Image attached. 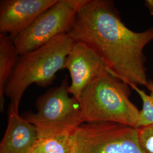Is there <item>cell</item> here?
I'll return each instance as SVG.
<instances>
[{
	"label": "cell",
	"instance_id": "obj_2",
	"mask_svg": "<svg viewBox=\"0 0 153 153\" xmlns=\"http://www.w3.org/2000/svg\"><path fill=\"white\" fill-rule=\"evenodd\" d=\"M75 43L68 33L62 34L38 49L19 56L5 89L10 105L19 110L23 95L33 84L43 88L52 85L57 73L65 69L67 56Z\"/></svg>",
	"mask_w": 153,
	"mask_h": 153
},
{
	"label": "cell",
	"instance_id": "obj_13",
	"mask_svg": "<svg viewBox=\"0 0 153 153\" xmlns=\"http://www.w3.org/2000/svg\"><path fill=\"white\" fill-rule=\"evenodd\" d=\"M137 129L138 143L142 153H153V124Z\"/></svg>",
	"mask_w": 153,
	"mask_h": 153
},
{
	"label": "cell",
	"instance_id": "obj_4",
	"mask_svg": "<svg viewBox=\"0 0 153 153\" xmlns=\"http://www.w3.org/2000/svg\"><path fill=\"white\" fill-rule=\"evenodd\" d=\"M69 87L66 76L60 86L39 97L36 112H28L21 116L36 128L38 138L71 134L83 123L79 102L69 96Z\"/></svg>",
	"mask_w": 153,
	"mask_h": 153
},
{
	"label": "cell",
	"instance_id": "obj_9",
	"mask_svg": "<svg viewBox=\"0 0 153 153\" xmlns=\"http://www.w3.org/2000/svg\"><path fill=\"white\" fill-rule=\"evenodd\" d=\"M38 139L36 128L19 114V110L10 105L8 123L0 143V153H30Z\"/></svg>",
	"mask_w": 153,
	"mask_h": 153
},
{
	"label": "cell",
	"instance_id": "obj_3",
	"mask_svg": "<svg viewBox=\"0 0 153 153\" xmlns=\"http://www.w3.org/2000/svg\"><path fill=\"white\" fill-rule=\"evenodd\" d=\"M131 88L108 69L103 71L81 97L83 123L108 122L138 128L140 110L130 99Z\"/></svg>",
	"mask_w": 153,
	"mask_h": 153
},
{
	"label": "cell",
	"instance_id": "obj_5",
	"mask_svg": "<svg viewBox=\"0 0 153 153\" xmlns=\"http://www.w3.org/2000/svg\"><path fill=\"white\" fill-rule=\"evenodd\" d=\"M73 153H142L138 129L108 122L84 123L71 134Z\"/></svg>",
	"mask_w": 153,
	"mask_h": 153
},
{
	"label": "cell",
	"instance_id": "obj_11",
	"mask_svg": "<svg viewBox=\"0 0 153 153\" xmlns=\"http://www.w3.org/2000/svg\"><path fill=\"white\" fill-rule=\"evenodd\" d=\"M71 134L38 138L30 153H73Z\"/></svg>",
	"mask_w": 153,
	"mask_h": 153
},
{
	"label": "cell",
	"instance_id": "obj_14",
	"mask_svg": "<svg viewBox=\"0 0 153 153\" xmlns=\"http://www.w3.org/2000/svg\"><path fill=\"white\" fill-rule=\"evenodd\" d=\"M144 5L148 9L150 14L153 16V0H145Z\"/></svg>",
	"mask_w": 153,
	"mask_h": 153
},
{
	"label": "cell",
	"instance_id": "obj_12",
	"mask_svg": "<svg viewBox=\"0 0 153 153\" xmlns=\"http://www.w3.org/2000/svg\"><path fill=\"white\" fill-rule=\"evenodd\" d=\"M146 88L149 91V94H148L144 90L139 88L138 86H131V88L137 92L142 100V107L140 111L138 128L153 124V79H149Z\"/></svg>",
	"mask_w": 153,
	"mask_h": 153
},
{
	"label": "cell",
	"instance_id": "obj_6",
	"mask_svg": "<svg viewBox=\"0 0 153 153\" xmlns=\"http://www.w3.org/2000/svg\"><path fill=\"white\" fill-rule=\"evenodd\" d=\"M88 0H58L25 31L13 39L19 56L44 45L56 37L68 33L77 13Z\"/></svg>",
	"mask_w": 153,
	"mask_h": 153
},
{
	"label": "cell",
	"instance_id": "obj_10",
	"mask_svg": "<svg viewBox=\"0 0 153 153\" xmlns=\"http://www.w3.org/2000/svg\"><path fill=\"white\" fill-rule=\"evenodd\" d=\"M19 55L12 39L6 34H0V109L5 104V89L16 64Z\"/></svg>",
	"mask_w": 153,
	"mask_h": 153
},
{
	"label": "cell",
	"instance_id": "obj_1",
	"mask_svg": "<svg viewBox=\"0 0 153 153\" xmlns=\"http://www.w3.org/2000/svg\"><path fill=\"white\" fill-rule=\"evenodd\" d=\"M68 34L94 50L115 76L130 86H146L144 49L153 41V27L135 32L123 22L111 0H88Z\"/></svg>",
	"mask_w": 153,
	"mask_h": 153
},
{
	"label": "cell",
	"instance_id": "obj_8",
	"mask_svg": "<svg viewBox=\"0 0 153 153\" xmlns=\"http://www.w3.org/2000/svg\"><path fill=\"white\" fill-rule=\"evenodd\" d=\"M58 0H1L0 33L13 40Z\"/></svg>",
	"mask_w": 153,
	"mask_h": 153
},
{
	"label": "cell",
	"instance_id": "obj_7",
	"mask_svg": "<svg viewBox=\"0 0 153 153\" xmlns=\"http://www.w3.org/2000/svg\"><path fill=\"white\" fill-rule=\"evenodd\" d=\"M65 69L69 72L71 78L69 93L79 102L85 88L103 71L109 70L94 50L78 42L67 56Z\"/></svg>",
	"mask_w": 153,
	"mask_h": 153
}]
</instances>
